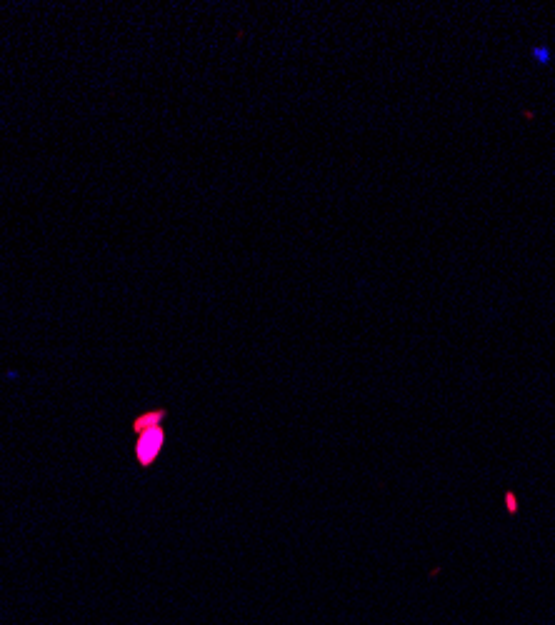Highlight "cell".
I'll return each instance as SVG.
<instances>
[{"mask_svg":"<svg viewBox=\"0 0 555 625\" xmlns=\"http://www.w3.org/2000/svg\"><path fill=\"white\" fill-rule=\"evenodd\" d=\"M160 418H163V413H148L135 420V433H138V440H135V458L140 460L143 468L153 465V460L163 450L165 433L160 428Z\"/></svg>","mask_w":555,"mask_h":625,"instance_id":"obj_1","label":"cell"},{"mask_svg":"<svg viewBox=\"0 0 555 625\" xmlns=\"http://www.w3.org/2000/svg\"><path fill=\"white\" fill-rule=\"evenodd\" d=\"M533 58L540 60V63H543V65L550 63V53L545 48H533Z\"/></svg>","mask_w":555,"mask_h":625,"instance_id":"obj_2","label":"cell"}]
</instances>
